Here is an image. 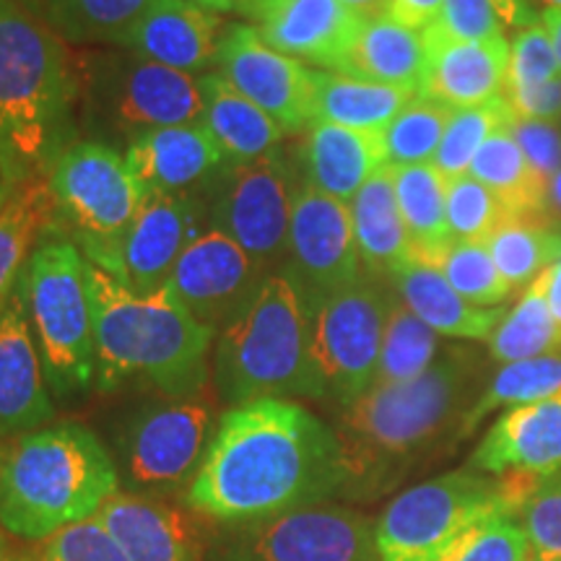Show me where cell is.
Here are the masks:
<instances>
[{
    "instance_id": "52",
    "label": "cell",
    "mask_w": 561,
    "mask_h": 561,
    "mask_svg": "<svg viewBox=\"0 0 561 561\" xmlns=\"http://www.w3.org/2000/svg\"><path fill=\"white\" fill-rule=\"evenodd\" d=\"M494 3L496 13L504 21L507 30H525V26L538 24L541 21V13L536 11V5L530 0H491Z\"/></svg>"
},
{
    "instance_id": "10",
    "label": "cell",
    "mask_w": 561,
    "mask_h": 561,
    "mask_svg": "<svg viewBox=\"0 0 561 561\" xmlns=\"http://www.w3.org/2000/svg\"><path fill=\"white\" fill-rule=\"evenodd\" d=\"M510 510L496 476L462 468L401 491L375 525L380 561H445L476 525ZM512 512V510H510Z\"/></svg>"
},
{
    "instance_id": "49",
    "label": "cell",
    "mask_w": 561,
    "mask_h": 561,
    "mask_svg": "<svg viewBox=\"0 0 561 561\" xmlns=\"http://www.w3.org/2000/svg\"><path fill=\"white\" fill-rule=\"evenodd\" d=\"M510 128L525 159L533 167V172L549 185V180L561 170V125L546 121H525V117L515 115Z\"/></svg>"
},
{
    "instance_id": "48",
    "label": "cell",
    "mask_w": 561,
    "mask_h": 561,
    "mask_svg": "<svg viewBox=\"0 0 561 561\" xmlns=\"http://www.w3.org/2000/svg\"><path fill=\"white\" fill-rule=\"evenodd\" d=\"M39 561H130L100 523H76L47 538Z\"/></svg>"
},
{
    "instance_id": "39",
    "label": "cell",
    "mask_w": 561,
    "mask_h": 561,
    "mask_svg": "<svg viewBox=\"0 0 561 561\" xmlns=\"http://www.w3.org/2000/svg\"><path fill=\"white\" fill-rule=\"evenodd\" d=\"M515 520L528 536L533 561H561V471L551 476H504Z\"/></svg>"
},
{
    "instance_id": "3",
    "label": "cell",
    "mask_w": 561,
    "mask_h": 561,
    "mask_svg": "<svg viewBox=\"0 0 561 561\" xmlns=\"http://www.w3.org/2000/svg\"><path fill=\"white\" fill-rule=\"evenodd\" d=\"M79 140V73L45 19L0 0V185L5 195L45 180Z\"/></svg>"
},
{
    "instance_id": "47",
    "label": "cell",
    "mask_w": 561,
    "mask_h": 561,
    "mask_svg": "<svg viewBox=\"0 0 561 561\" xmlns=\"http://www.w3.org/2000/svg\"><path fill=\"white\" fill-rule=\"evenodd\" d=\"M432 32L455 42H491L507 37V26L491 0H445Z\"/></svg>"
},
{
    "instance_id": "36",
    "label": "cell",
    "mask_w": 561,
    "mask_h": 561,
    "mask_svg": "<svg viewBox=\"0 0 561 561\" xmlns=\"http://www.w3.org/2000/svg\"><path fill=\"white\" fill-rule=\"evenodd\" d=\"M489 362L512 364L561 351V325L553 318L541 280L525 289L515 307L494 328L486 341Z\"/></svg>"
},
{
    "instance_id": "46",
    "label": "cell",
    "mask_w": 561,
    "mask_h": 561,
    "mask_svg": "<svg viewBox=\"0 0 561 561\" xmlns=\"http://www.w3.org/2000/svg\"><path fill=\"white\" fill-rule=\"evenodd\" d=\"M561 76L557 50H553L551 34L546 32L543 21L517 30L510 42V68L507 89H530L541 87Z\"/></svg>"
},
{
    "instance_id": "4",
    "label": "cell",
    "mask_w": 561,
    "mask_h": 561,
    "mask_svg": "<svg viewBox=\"0 0 561 561\" xmlns=\"http://www.w3.org/2000/svg\"><path fill=\"white\" fill-rule=\"evenodd\" d=\"M94 318V382L102 392L138 380L164 398L208 388L216 333L180 305L170 286L136 294L110 271L87 261Z\"/></svg>"
},
{
    "instance_id": "37",
    "label": "cell",
    "mask_w": 561,
    "mask_h": 561,
    "mask_svg": "<svg viewBox=\"0 0 561 561\" xmlns=\"http://www.w3.org/2000/svg\"><path fill=\"white\" fill-rule=\"evenodd\" d=\"M151 0H45L39 16L62 42L115 47Z\"/></svg>"
},
{
    "instance_id": "57",
    "label": "cell",
    "mask_w": 561,
    "mask_h": 561,
    "mask_svg": "<svg viewBox=\"0 0 561 561\" xmlns=\"http://www.w3.org/2000/svg\"><path fill=\"white\" fill-rule=\"evenodd\" d=\"M187 3L201 5V9L214 11V13H231V11H234V0H187Z\"/></svg>"
},
{
    "instance_id": "29",
    "label": "cell",
    "mask_w": 561,
    "mask_h": 561,
    "mask_svg": "<svg viewBox=\"0 0 561 561\" xmlns=\"http://www.w3.org/2000/svg\"><path fill=\"white\" fill-rule=\"evenodd\" d=\"M348 210L364 273L390 280L405 263L413 261L409 231L398 208L388 164L371 174L367 185L348 203Z\"/></svg>"
},
{
    "instance_id": "17",
    "label": "cell",
    "mask_w": 561,
    "mask_h": 561,
    "mask_svg": "<svg viewBox=\"0 0 561 561\" xmlns=\"http://www.w3.org/2000/svg\"><path fill=\"white\" fill-rule=\"evenodd\" d=\"M265 278L240 244L221 231L206 229L182 252L167 286L201 325L219 335L248 310Z\"/></svg>"
},
{
    "instance_id": "54",
    "label": "cell",
    "mask_w": 561,
    "mask_h": 561,
    "mask_svg": "<svg viewBox=\"0 0 561 561\" xmlns=\"http://www.w3.org/2000/svg\"><path fill=\"white\" fill-rule=\"evenodd\" d=\"M546 221L549 229L561 234V170L546 185Z\"/></svg>"
},
{
    "instance_id": "13",
    "label": "cell",
    "mask_w": 561,
    "mask_h": 561,
    "mask_svg": "<svg viewBox=\"0 0 561 561\" xmlns=\"http://www.w3.org/2000/svg\"><path fill=\"white\" fill-rule=\"evenodd\" d=\"M216 403L208 390L185 398H164L138 409L121 434L125 481L140 491L191 486L214 437Z\"/></svg>"
},
{
    "instance_id": "32",
    "label": "cell",
    "mask_w": 561,
    "mask_h": 561,
    "mask_svg": "<svg viewBox=\"0 0 561 561\" xmlns=\"http://www.w3.org/2000/svg\"><path fill=\"white\" fill-rule=\"evenodd\" d=\"M510 123L491 133V138L476 153L468 174L502 201L510 219L549 227L546 221V182L533 172L523 149L512 136Z\"/></svg>"
},
{
    "instance_id": "24",
    "label": "cell",
    "mask_w": 561,
    "mask_h": 561,
    "mask_svg": "<svg viewBox=\"0 0 561 561\" xmlns=\"http://www.w3.org/2000/svg\"><path fill=\"white\" fill-rule=\"evenodd\" d=\"M468 468L496 479L559 473L561 398L504 411L476 445Z\"/></svg>"
},
{
    "instance_id": "33",
    "label": "cell",
    "mask_w": 561,
    "mask_h": 561,
    "mask_svg": "<svg viewBox=\"0 0 561 561\" xmlns=\"http://www.w3.org/2000/svg\"><path fill=\"white\" fill-rule=\"evenodd\" d=\"M390 170L413 257L437 265L442 252L453 242L445 208L447 180L434 164L390 167Z\"/></svg>"
},
{
    "instance_id": "40",
    "label": "cell",
    "mask_w": 561,
    "mask_h": 561,
    "mask_svg": "<svg viewBox=\"0 0 561 561\" xmlns=\"http://www.w3.org/2000/svg\"><path fill=\"white\" fill-rule=\"evenodd\" d=\"M491 261L512 294L530 289L538 276L561 261V234L538 224L510 219L486 240Z\"/></svg>"
},
{
    "instance_id": "42",
    "label": "cell",
    "mask_w": 561,
    "mask_h": 561,
    "mask_svg": "<svg viewBox=\"0 0 561 561\" xmlns=\"http://www.w3.org/2000/svg\"><path fill=\"white\" fill-rule=\"evenodd\" d=\"M512 117H515V112H512L504 96L489 104H479V107L453 110L450 123H447L439 151L432 164L437 167L445 180L462 178L471 170L476 153L491 138V133L504 128Z\"/></svg>"
},
{
    "instance_id": "34",
    "label": "cell",
    "mask_w": 561,
    "mask_h": 561,
    "mask_svg": "<svg viewBox=\"0 0 561 561\" xmlns=\"http://www.w3.org/2000/svg\"><path fill=\"white\" fill-rule=\"evenodd\" d=\"M55 227V201L47 180H34L5 195L0 208V314L13 297L21 271L39 242Z\"/></svg>"
},
{
    "instance_id": "5",
    "label": "cell",
    "mask_w": 561,
    "mask_h": 561,
    "mask_svg": "<svg viewBox=\"0 0 561 561\" xmlns=\"http://www.w3.org/2000/svg\"><path fill=\"white\" fill-rule=\"evenodd\" d=\"M121 486L102 439L79 421L26 432L0 455V525L26 541L91 520Z\"/></svg>"
},
{
    "instance_id": "15",
    "label": "cell",
    "mask_w": 561,
    "mask_h": 561,
    "mask_svg": "<svg viewBox=\"0 0 561 561\" xmlns=\"http://www.w3.org/2000/svg\"><path fill=\"white\" fill-rule=\"evenodd\" d=\"M280 273L291 280L310 312L318 310L320 301L362 276L346 203L299 182L294 191L289 242Z\"/></svg>"
},
{
    "instance_id": "19",
    "label": "cell",
    "mask_w": 561,
    "mask_h": 561,
    "mask_svg": "<svg viewBox=\"0 0 561 561\" xmlns=\"http://www.w3.org/2000/svg\"><path fill=\"white\" fill-rule=\"evenodd\" d=\"M234 13L273 50L320 70H339L362 26L339 0H234Z\"/></svg>"
},
{
    "instance_id": "2",
    "label": "cell",
    "mask_w": 561,
    "mask_h": 561,
    "mask_svg": "<svg viewBox=\"0 0 561 561\" xmlns=\"http://www.w3.org/2000/svg\"><path fill=\"white\" fill-rule=\"evenodd\" d=\"M486 359L471 346H445L416 380L369 388L335 411L343 496L377 500L421 462L460 442L462 421L486 385Z\"/></svg>"
},
{
    "instance_id": "1",
    "label": "cell",
    "mask_w": 561,
    "mask_h": 561,
    "mask_svg": "<svg viewBox=\"0 0 561 561\" xmlns=\"http://www.w3.org/2000/svg\"><path fill=\"white\" fill-rule=\"evenodd\" d=\"M343 479L333 426L297 401L263 398L221 413L185 500L234 528L322 504Z\"/></svg>"
},
{
    "instance_id": "20",
    "label": "cell",
    "mask_w": 561,
    "mask_h": 561,
    "mask_svg": "<svg viewBox=\"0 0 561 561\" xmlns=\"http://www.w3.org/2000/svg\"><path fill=\"white\" fill-rule=\"evenodd\" d=\"M224 30L221 13L187 0H151L115 47L182 73L203 76L216 66Z\"/></svg>"
},
{
    "instance_id": "56",
    "label": "cell",
    "mask_w": 561,
    "mask_h": 561,
    "mask_svg": "<svg viewBox=\"0 0 561 561\" xmlns=\"http://www.w3.org/2000/svg\"><path fill=\"white\" fill-rule=\"evenodd\" d=\"M541 21H543L546 32L551 34L553 50H557V60L561 68V11H541Z\"/></svg>"
},
{
    "instance_id": "62",
    "label": "cell",
    "mask_w": 561,
    "mask_h": 561,
    "mask_svg": "<svg viewBox=\"0 0 561 561\" xmlns=\"http://www.w3.org/2000/svg\"><path fill=\"white\" fill-rule=\"evenodd\" d=\"M559 125H561V123H559Z\"/></svg>"
},
{
    "instance_id": "45",
    "label": "cell",
    "mask_w": 561,
    "mask_h": 561,
    "mask_svg": "<svg viewBox=\"0 0 561 561\" xmlns=\"http://www.w3.org/2000/svg\"><path fill=\"white\" fill-rule=\"evenodd\" d=\"M445 561H533V551L515 515L502 510L462 536Z\"/></svg>"
},
{
    "instance_id": "59",
    "label": "cell",
    "mask_w": 561,
    "mask_h": 561,
    "mask_svg": "<svg viewBox=\"0 0 561 561\" xmlns=\"http://www.w3.org/2000/svg\"><path fill=\"white\" fill-rule=\"evenodd\" d=\"M19 3L24 5V9H30L32 13H37V16H39V13H42V3H45V0H19Z\"/></svg>"
},
{
    "instance_id": "35",
    "label": "cell",
    "mask_w": 561,
    "mask_h": 561,
    "mask_svg": "<svg viewBox=\"0 0 561 561\" xmlns=\"http://www.w3.org/2000/svg\"><path fill=\"white\" fill-rule=\"evenodd\" d=\"M557 398H561V351L536 356V359L502 364L494 375H489L481 396L476 398L473 409L468 411L466 421H462L460 439L471 437L476 426L491 416V413L557 401Z\"/></svg>"
},
{
    "instance_id": "8",
    "label": "cell",
    "mask_w": 561,
    "mask_h": 561,
    "mask_svg": "<svg viewBox=\"0 0 561 561\" xmlns=\"http://www.w3.org/2000/svg\"><path fill=\"white\" fill-rule=\"evenodd\" d=\"M53 231V229H50ZM47 231L19 276L45 380L55 398H73L94 385V318L87 257L66 237Z\"/></svg>"
},
{
    "instance_id": "51",
    "label": "cell",
    "mask_w": 561,
    "mask_h": 561,
    "mask_svg": "<svg viewBox=\"0 0 561 561\" xmlns=\"http://www.w3.org/2000/svg\"><path fill=\"white\" fill-rule=\"evenodd\" d=\"M445 0H390L388 19L409 26L413 32H424L437 21Z\"/></svg>"
},
{
    "instance_id": "11",
    "label": "cell",
    "mask_w": 561,
    "mask_h": 561,
    "mask_svg": "<svg viewBox=\"0 0 561 561\" xmlns=\"http://www.w3.org/2000/svg\"><path fill=\"white\" fill-rule=\"evenodd\" d=\"M390 299V280L362 273L312 312V354L322 403L335 405V411L356 403L375 385Z\"/></svg>"
},
{
    "instance_id": "21",
    "label": "cell",
    "mask_w": 561,
    "mask_h": 561,
    "mask_svg": "<svg viewBox=\"0 0 561 561\" xmlns=\"http://www.w3.org/2000/svg\"><path fill=\"white\" fill-rule=\"evenodd\" d=\"M123 153L144 195L203 193L227 167L201 121L144 133Z\"/></svg>"
},
{
    "instance_id": "14",
    "label": "cell",
    "mask_w": 561,
    "mask_h": 561,
    "mask_svg": "<svg viewBox=\"0 0 561 561\" xmlns=\"http://www.w3.org/2000/svg\"><path fill=\"white\" fill-rule=\"evenodd\" d=\"M219 561H380V553L362 512L322 502L234 525Z\"/></svg>"
},
{
    "instance_id": "27",
    "label": "cell",
    "mask_w": 561,
    "mask_h": 561,
    "mask_svg": "<svg viewBox=\"0 0 561 561\" xmlns=\"http://www.w3.org/2000/svg\"><path fill=\"white\" fill-rule=\"evenodd\" d=\"M390 286L403 305L442 339L489 341V335L510 310L507 305L489 307V310L473 307L447 284L437 265L416 261V257L390 278Z\"/></svg>"
},
{
    "instance_id": "26",
    "label": "cell",
    "mask_w": 561,
    "mask_h": 561,
    "mask_svg": "<svg viewBox=\"0 0 561 561\" xmlns=\"http://www.w3.org/2000/svg\"><path fill=\"white\" fill-rule=\"evenodd\" d=\"M94 520L130 561H198L191 525L180 510L117 489Z\"/></svg>"
},
{
    "instance_id": "6",
    "label": "cell",
    "mask_w": 561,
    "mask_h": 561,
    "mask_svg": "<svg viewBox=\"0 0 561 561\" xmlns=\"http://www.w3.org/2000/svg\"><path fill=\"white\" fill-rule=\"evenodd\" d=\"M214 392L229 409L263 398L322 403L312 354V312L284 273L265 278L261 294L216 335Z\"/></svg>"
},
{
    "instance_id": "30",
    "label": "cell",
    "mask_w": 561,
    "mask_h": 561,
    "mask_svg": "<svg viewBox=\"0 0 561 561\" xmlns=\"http://www.w3.org/2000/svg\"><path fill=\"white\" fill-rule=\"evenodd\" d=\"M426 66L421 32L388 16L362 21L359 34L335 73L419 91Z\"/></svg>"
},
{
    "instance_id": "58",
    "label": "cell",
    "mask_w": 561,
    "mask_h": 561,
    "mask_svg": "<svg viewBox=\"0 0 561 561\" xmlns=\"http://www.w3.org/2000/svg\"><path fill=\"white\" fill-rule=\"evenodd\" d=\"M533 5H541L543 11H561V0H530Z\"/></svg>"
},
{
    "instance_id": "60",
    "label": "cell",
    "mask_w": 561,
    "mask_h": 561,
    "mask_svg": "<svg viewBox=\"0 0 561 561\" xmlns=\"http://www.w3.org/2000/svg\"><path fill=\"white\" fill-rule=\"evenodd\" d=\"M3 203H5V191H3V185H0V208H3Z\"/></svg>"
},
{
    "instance_id": "12",
    "label": "cell",
    "mask_w": 561,
    "mask_h": 561,
    "mask_svg": "<svg viewBox=\"0 0 561 561\" xmlns=\"http://www.w3.org/2000/svg\"><path fill=\"white\" fill-rule=\"evenodd\" d=\"M299 178L291 153L227 164L208 187V229L234 240L265 276L280 273Z\"/></svg>"
},
{
    "instance_id": "44",
    "label": "cell",
    "mask_w": 561,
    "mask_h": 561,
    "mask_svg": "<svg viewBox=\"0 0 561 561\" xmlns=\"http://www.w3.org/2000/svg\"><path fill=\"white\" fill-rule=\"evenodd\" d=\"M445 208L453 242H486L504 221H510L502 201L471 174L447 180Z\"/></svg>"
},
{
    "instance_id": "53",
    "label": "cell",
    "mask_w": 561,
    "mask_h": 561,
    "mask_svg": "<svg viewBox=\"0 0 561 561\" xmlns=\"http://www.w3.org/2000/svg\"><path fill=\"white\" fill-rule=\"evenodd\" d=\"M538 280H541V286H543V291H546V299H549V307H551L553 318H557L559 325H561V261L553 263L546 273H541V276H538Z\"/></svg>"
},
{
    "instance_id": "41",
    "label": "cell",
    "mask_w": 561,
    "mask_h": 561,
    "mask_svg": "<svg viewBox=\"0 0 561 561\" xmlns=\"http://www.w3.org/2000/svg\"><path fill=\"white\" fill-rule=\"evenodd\" d=\"M453 110L445 104L416 94L382 128L388 167L432 164L437 157L442 136L450 123Z\"/></svg>"
},
{
    "instance_id": "25",
    "label": "cell",
    "mask_w": 561,
    "mask_h": 561,
    "mask_svg": "<svg viewBox=\"0 0 561 561\" xmlns=\"http://www.w3.org/2000/svg\"><path fill=\"white\" fill-rule=\"evenodd\" d=\"M297 178L314 191L348 203L377 170L388 164L382 130H354L312 123L291 153Z\"/></svg>"
},
{
    "instance_id": "18",
    "label": "cell",
    "mask_w": 561,
    "mask_h": 561,
    "mask_svg": "<svg viewBox=\"0 0 561 561\" xmlns=\"http://www.w3.org/2000/svg\"><path fill=\"white\" fill-rule=\"evenodd\" d=\"M208 229V191L187 195H144L110 273L136 294L170 284L174 265L193 240Z\"/></svg>"
},
{
    "instance_id": "22",
    "label": "cell",
    "mask_w": 561,
    "mask_h": 561,
    "mask_svg": "<svg viewBox=\"0 0 561 561\" xmlns=\"http://www.w3.org/2000/svg\"><path fill=\"white\" fill-rule=\"evenodd\" d=\"M426 66L419 94L450 110L479 107L500 100L507 87L510 39L455 42L442 34L421 32Z\"/></svg>"
},
{
    "instance_id": "7",
    "label": "cell",
    "mask_w": 561,
    "mask_h": 561,
    "mask_svg": "<svg viewBox=\"0 0 561 561\" xmlns=\"http://www.w3.org/2000/svg\"><path fill=\"white\" fill-rule=\"evenodd\" d=\"M79 130L89 140L128 146L144 133L201 121L198 76L172 70L123 47H87L76 55Z\"/></svg>"
},
{
    "instance_id": "16",
    "label": "cell",
    "mask_w": 561,
    "mask_h": 561,
    "mask_svg": "<svg viewBox=\"0 0 561 561\" xmlns=\"http://www.w3.org/2000/svg\"><path fill=\"white\" fill-rule=\"evenodd\" d=\"M214 70L271 115L284 136L312 125V68L273 50L252 24H227Z\"/></svg>"
},
{
    "instance_id": "9",
    "label": "cell",
    "mask_w": 561,
    "mask_h": 561,
    "mask_svg": "<svg viewBox=\"0 0 561 561\" xmlns=\"http://www.w3.org/2000/svg\"><path fill=\"white\" fill-rule=\"evenodd\" d=\"M45 180L55 201V219L73 234L70 242L89 263L110 271L144 201L125 153L100 140L79 138L53 161Z\"/></svg>"
},
{
    "instance_id": "55",
    "label": "cell",
    "mask_w": 561,
    "mask_h": 561,
    "mask_svg": "<svg viewBox=\"0 0 561 561\" xmlns=\"http://www.w3.org/2000/svg\"><path fill=\"white\" fill-rule=\"evenodd\" d=\"M339 3L346 11L354 13V16H359L362 21L388 16V9H390V0H339Z\"/></svg>"
},
{
    "instance_id": "31",
    "label": "cell",
    "mask_w": 561,
    "mask_h": 561,
    "mask_svg": "<svg viewBox=\"0 0 561 561\" xmlns=\"http://www.w3.org/2000/svg\"><path fill=\"white\" fill-rule=\"evenodd\" d=\"M419 91L312 68V123L382 130Z\"/></svg>"
},
{
    "instance_id": "28",
    "label": "cell",
    "mask_w": 561,
    "mask_h": 561,
    "mask_svg": "<svg viewBox=\"0 0 561 561\" xmlns=\"http://www.w3.org/2000/svg\"><path fill=\"white\" fill-rule=\"evenodd\" d=\"M198 83L203 94L201 123L219 146L227 164H250L280 149L286 138L284 130L224 76L208 70L198 76Z\"/></svg>"
},
{
    "instance_id": "23",
    "label": "cell",
    "mask_w": 561,
    "mask_h": 561,
    "mask_svg": "<svg viewBox=\"0 0 561 561\" xmlns=\"http://www.w3.org/2000/svg\"><path fill=\"white\" fill-rule=\"evenodd\" d=\"M55 416L19 286L0 314V437L42 430Z\"/></svg>"
},
{
    "instance_id": "61",
    "label": "cell",
    "mask_w": 561,
    "mask_h": 561,
    "mask_svg": "<svg viewBox=\"0 0 561 561\" xmlns=\"http://www.w3.org/2000/svg\"><path fill=\"white\" fill-rule=\"evenodd\" d=\"M0 561H3V538H0Z\"/></svg>"
},
{
    "instance_id": "50",
    "label": "cell",
    "mask_w": 561,
    "mask_h": 561,
    "mask_svg": "<svg viewBox=\"0 0 561 561\" xmlns=\"http://www.w3.org/2000/svg\"><path fill=\"white\" fill-rule=\"evenodd\" d=\"M502 96L507 100L517 117H525V121L561 123V76L553 81L541 83V87L507 89Z\"/></svg>"
},
{
    "instance_id": "43",
    "label": "cell",
    "mask_w": 561,
    "mask_h": 561,
    "mask_svg": "<svg viewBox=\"0 0 561 561\" xmlns=\"http://www.w3.org/2000/svg\"><path fill=\"white\" fill-rule=\"evenodd\" d=\"M437 268L447 284L473 307H502L512 297L507 280L491 261L486 242H450Z\"/></svg>"
},
{
    "instance_id": "38",
    "label": "cell",
    "mask_w": 561,
    "mask_h": 561,
    "mask_svg": "<svg viewBox=\"0 0 561 561\" xmlns=\"http://www.w3.org/2000/svg\"><path fill=\"white\" fill-rule=\"evenodd\" d=\"M442 335L434 333L426 322H421L409 307L403 305L396 289H392L388 320H385L380 364H377L375 385H398L416 380L434 362L439 359Z\"/></svg>"
}]
</instances>
